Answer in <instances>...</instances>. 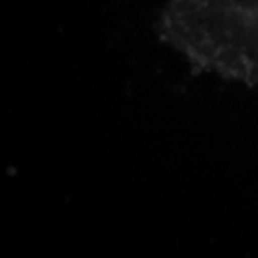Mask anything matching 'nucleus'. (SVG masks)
Masks as SVG:
<instances>
[{
  "instance_id": "1",
  "label": "nucleus",
  "mask_w": 258,
  "mask_h": 258,
  "mask_svg": "<svg viewBox=\"0 0 258 258\" xmlns=\"http://www.w3.org/2000/svg\"><path fill=\"white\" fill-rule=\"evenodd\" d=\"M226 37L236 66L258 84V0H228Z\"/></svg>"
}]
</instances>
